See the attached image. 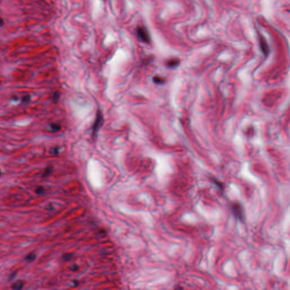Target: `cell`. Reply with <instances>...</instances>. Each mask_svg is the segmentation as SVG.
Segmentation results:
<instances>
[{
    "instance_id": "1",
    "label": "cell",
    "mask_w": 290,
    "mask_h": 290,
    "mask_svg": "<svg viewBox=\"0 0 290 290\" xmlns=\"http://www.w3.org/2000/svg\"><path fill=\"white\" fill-rule=\"evenodd\" d=\"M230 208L232 214L236 219L239 220L242 222H244L246 221V214L245 210L242 205L237 202H233L230 204Z\"/></svg>"
},
{
    "instance_id": "2",
    "label": "cell",
    "mask_w": 290,
    "mask_h": 290,
    "mask_svg": "<svg viewBox=\"0 0 290 290\" xmlns=\"http://www.w3.org/2000/svg\"><path fill=\"white\" fill-rule=\"evenodd\" d=\"M137 34L138 38L144 43H149L150 41V37L146 28L142 26L138 27L137 30Z\"/></svg>"
},
{
    "instance_id": "3",
    "label": "cell",
    "mask_w": 290,
    "mask_h": 290,
    "mask_svg": "<svg viewBox=\"0 0 290 290\" xmlns=\"http://www.w3.org/2000/svg\"><path fill=\"white\" fill-rule=\"evenodd\" d=\"M102 112L100 111H99L97 113L95 121L94 124V126H93V134H96V133L98 132L100 127L101 126L102 124Z\"/></svg>"
},
{
    "instance_id": "4",
    "label": "cell",
    "mask_w": 290,
    "mask_h": 290,
    "mask_svg": "<svg viewBox=\"0 0 290 290\" xmlns=\"http://www.w3.org/2000/svg\"><path fill=\"white\" fill-rule=\"evenodd\" d=\"M211 181L219 188V189L222 191V193L225 190V187L223 183H222V181H219L217 179H215L214 178H212L211 179Z\"/></svg>"
},
{
    "instance_id": "5",
    "label": "cell",
    "mask_w": 290,
    "mask_h": 290,
    "mask_svg": "<svg viewBox=\"0 0 290 290\" xmlns=\"http://www.w3.org/2000/svg\"><path fill=\"white\" fill-rule=\"evenodd\" d=\"M260 45H261V48L263 53L265 55H268V53H269L268 45L266 41L263 39V38L260 39Z\"/></svg>"
},
{
    "instance_id": "6",
    "label": "cell",
    "mask_w": 290,
    "mask_h": 290,
    "mask_svg": "<svg viewBox=\"0 0 290 290\" xmlns=\"http://www.w3.org/2000/svg\"><path fill=\"white\" fill-rule=\"evenodd\" d=\"M24 286V283L22 280H18L12 284V288L14 290H21Z\"/></svg>"
},
{
    "instance_id": "7",
    "label": "cell",
    "mask_w": 290,
    "mask_h": 290,
    "mask_svg": "<svg viewBox=\"0 0 290 290\" xmlns=\"http://www.w3.org/2000/svg\"><path fill=\"white\" fill-rule=\"evenodd\" d=\"M180 63V61L177 59H172L167 62V66L170 68H174L177 66Z\"/></svg>"
},
{
    "instance_id": "8",
    "label": "cell",
    "mask_w": 290,
    "mask_h": 290,
    "mask_svg": "<svg viewBox=\"0 0 290 290\" xmlns=\"http://www.w3.org/2000/svg\"><path fill=\"white\" fill-rule=\"evenodd\" d=\"M50 129L52 132H56L61 129V126L57 124H52L50 126Z\"/></svg>"
},
{
    "instance_id": "9",
    "label": "cell",
    "mask_w": 290,
    "mask_h": 290,
    "mask_svg": "<svg viewBox=\"0 0 290 290\" xmlns=\"http://www.w3.org/2000/svg\"><path fill=\"white\" fill-rule=\"evenodd\" d=\"M153 81L156 84H163L164 82V79L159 76H155L153 78Z\"/></svg>"
},
{
    "instance_id": "10",
    "label": "cell",
    "mask_w": 290,
    "mask_h": 290,
    "mask_svg": "<svg viewBox=\"0 0 290 290\" xmlns=\"http://www.w3.org/2000/svg\"><path fill=\"white\" fill-rule=\"evenodd\" d=\"M35 258H36V254L34 253H31L26 257L25 259L28 262H31V261H33L35 259Z\"/></svg>"
},
{
    "instance_id": "11",
    "label": "cell",
    "mask_w": 290,
    "mask_h": 290,
    "mask_svg": "<svg viewBox=\"0 0 290 290\" xmlns=\"http://www.w3.org/2000/svg\"><path fill=\"white\" fill-rule=\"evenodd\" d=\"M52 170V167H51L47 168L45 170L44 172V173H43V176H47L49 175V174H51Z\"/></svg>"
},
{
    "instance_id": "12",
    "label": "cell",
    "mask_w": 290,
    "mask_h": 290,
    "mask_svg": "<svg viewBox=\"0 0 290 290\" xmlns=\"http://www.w3.org/2000/svg\"><path fill=\"white\" fill-rule=\"evenodd\" d=\"M44 191V188L42 187H39L36 188V193H38L39 195L42 194Z\"/></svg>"
},
{
    "instance_id": "13",
    "label": "cell",
    "mask_w": 290,
    "mask_h": 290,
    "mask_svg": "<svg viewBox=\"0 0 290 290\" xmlns=\"http://www.w3.org/2000/svg\"><path fill=\"white\" fill-rule=\"evenodd\" d=\"M60 98V94L57 92H55L54 95H53V101L55 102H57Z\"/></svg>"
},
{
    "instance_id": "14",
    "label": "cell",
    "mask_w": 290,
    "mask_h": 290,
    "mask_svg": "<svg viewBox=\"0 0 290 290\" xmlns=\"http://www.w3.org/2000/svg\"><path fill=\"white\" fill-rule=\"evenodd\" d=\"M30 100V96L27 95L22 97V102H28Z\"/></svg>"
},
{
    "instance_id": "15",
    "label": "cell",
    "mask_w": 290,
    "mask_h": 290,
    "mask_svg": "<svg viewBox=\"0 0 290 290\" xmlns=\"http://www.w3.org/2000/svg\"><path fill=\"white\" fill-rule=\"evenodd\" d=\"M0 174H1V171H0Z\"/></svg>"
}]
</instances>
